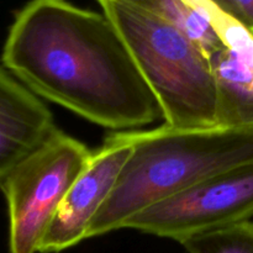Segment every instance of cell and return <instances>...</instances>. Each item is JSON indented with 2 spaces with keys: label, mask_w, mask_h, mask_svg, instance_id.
<instances>
[{
  "label": "cell",
  "mask_w": 253,
  "mask_h": 253,
  "mask_svg": "<svg viewBox=\"0 0 253 253\" xmlns=\"http://www.w3.org/2000/svg\"><path fill=\"white\" fill-rule=\"evenodd\" d=\"M56 127L43 100L0 61V183Z\"/></svg>",
  "instance_id": "obj_8"
},
{
  "label": "cell",
  "mask_w": 253,
  "mask_h": 253,
  "mask_svg": "<svg viewBox=\"0 0 253 253\" xmlns=\"http://www.w3.org/2000/svg\"><path fill=\"white\" fill-rule=\"evenodd\" d=\"M98 1H99V4H100V2H101V1H104V0H98Z\"/></svg>",
  "instance_id": "obj_12"
},
{
  "label": "cell",
  "mask_w": 253,
  "mask_h": 253,
  "mask_svg": "<svg viewBox=\"0 0 253 253\" xmlns=\"http://www.w3.org/2000/svg\"><path fill=\"white\" fill-rule=\"evenodd\" d=\"M120 135L132 150L86 239L123 229L151 205L217 173L253 163V128H178L165 124Z\"/></svg>",
  "instance_id": "obj_2"
},
{
  "label": "cell",
  "mask_w": 253,
  "mask_h": 253,
  "mask_svg": "<svg viewBox=\"0 0 253 253\" xmlns=\"http://www.w3.org/2000/svg\"><path fill=\"white\" fill-rule=\"evenodd\" d=\"M253 36V0H209Z\"/></svg>",
  "instance_id": "obj_11"
},
{
  "label": "cell",
  "mask_w": 253,
  "mask_h": 253,
  "mask_svg": "<svg viewBox=\"0 0 253 253\" xmlns=\"http://www.w3.org/2000/svg\"><path fill=\"white\" fill-rule=\"evenodd\" d=\"M132 147L120 132L111 133L90 158L69 188L54 214L40 253L61 252L86 239V232L108 200Z\"/></svg>",
  "instance_id": "obj_6"
},
{
  "label": "cell",
  "mask_w": 253,
  "mask_h": 253,
  "mask_svg": "<svg viewBox=\"0 0 253 253\" xmlns=\"http://www.w3.org/2000/svg\"><path fill=\"white\" fill-rule=\"evenodd\" d=\"M150 10L197 43L208 56L221 46L209 0H128Z\"/></svg>",
  "instance_id": "obj_9"
},
{
  "label": "cell",
  "mask_w": 253,
  "mask_h": 253,
  "mask_svg": "<svg viewBox=\"0 0 253 253\" xmlns=\"http://www.w3.org/2000/svg\"><path fill=\"white\" fill-rule=\"evenodd\" d=\"M212 6L221 39V46L209 56L216 86V126L253 128V36Z\"/></svg>",
  "instance_id": "obj_7"
},
{
  "label": "cell",
  "mask_w": 253,
  "mask_h": 253,
  "mask_svg": "<svg viewBox=\"0 0 253 253\" xmlns=\"http://www.w3.org/2000/svg\"><path fill=\"white\" fill-rule=\"evenodd\" d=\"M1 62L39 98L101 127L132 130L162 116L115 25L68 0H30L19 10Z\"/></svg>",
  "instance_id": "obj_1"
},
{
  "label": "cell",
  "mask_w": 253,
  "mask_h": 253,
  "mask_svg": "<svg viewBox=\"0 0 253 253\" xmlns=\"http://www.w3.org/2000/svg\"><path fill=\"white\" fill-rule=\"evenodd\" d=\"M253 217V163L211 175L137 212L123 229L180 242Z\"/></svg>",
  "instance_id": "obj_5"
},
{
  "label": "cell",
  "mask_w": 253,
  "mask_h": 253,
  "mask_svg": "<svg viewBox=\"0 0 253 253\" xmlns=\"http://www.w3.org/2000/svg\"><path fill=\"white\" fill-rule=\"evenodd\" d=\"M179 244L188 253H253V220L200 232Z\"/></svg>",
  "instance_id": "obj_10"
},
{
  "label": "cell",
  "mask_w": 253,
  "mask_h": 253,
  "mask_svg": "<svg viewBox=\"0 0 253 253\" xmlns=\"http://www.w3.org/2000/svg\"><path fill=\"white\" fill-rule=\"evenodd\" d=\"M115 25L160 105L166 125L216 126V86L209 56L150 10L128 0H104Z\"/></svg>",
  "instance_id": "obj_3"
},
{
  "label": "cell",
  "mask_w": 253,
  "mask_h": 253,
  "mask_svg": "<svg viewBox=\"0 0 253 253\" xmlns=\"http://www.w3.org/2000/svg\"><path fill=\"white\" fill-rule=\"evenodd\" d=\"M91 151L54 128L0 183L9 214L10 253H37L42 239Z\"/></svg>",
  "instance_id": "obj_4"
}]
</instances>
